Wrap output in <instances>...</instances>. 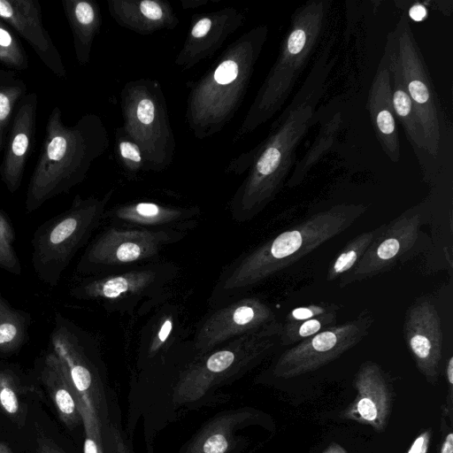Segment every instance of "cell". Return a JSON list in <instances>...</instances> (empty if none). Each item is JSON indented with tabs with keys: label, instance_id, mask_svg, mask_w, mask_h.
<instances>
[{
	"label": "cell",
	"instance_id": "obj_1",
	"mask_svg": "<svg viewBox=\"0 0 453 453\" xmlns=\"http://www.w3.org/2000/svg\"><path fill=\"white\" fill-rule=\"evenodd\" d=\"M364 208L338 206L319 212L243 254L221 273L210 303L220 306L291 265L348 229Z\"/></svg>",
	"mask_w": 453,
	"mask_h": 453
},
{
	"label": "cell",
	"instance_id": "obj_2",
	"mask_svg": "<svg viewBox=\"0 0 453 453\" xmlns=\"http://www.w3.org/2000/svg\"><path fill=\"white\" fill-rule=\"evenodd\" d=\"M93 119L83 117L68 127L55 106L46 123L45 136L27 185L25 210H38L48 200L68 192L85 176L94 156Z\"/></svg>",
	"mask_w": 453,
	"mask_h": 453
},
{
	"label": "cell",
	"instance_id": "obj_3",
	"mask_svg": "<svg viewBox=\"0 0 453 453\" xmlns=\"http://www.w3.org/2000/svg\"><path fill=\"white\" fill-rule=\"evenodd\" d=\"M282 323L278 320L196 356L179 374L173 403H194L213 388L231 381L256 367L280 344Z\"/></svg>",
	"mask_w": 453,
	"mask_h": 453
},
{
	"label": "cell",
	"instance_id": "obj_4",
	"mask_svg": "<svg viewBox=\"0 0 453 453\" xmlns=\"http://www.w3.org/2000/svg\"><path fill=\"white\" fill-rule=\"evenodd\" d=\"M106 199L76 196L62 213L41 224L32 239V266L37 278L55 288L77 252L105 215Z\"/></svg>",
	"mask_w": 453,
	"mask_h": 453
},
{
	"label": "cell",
	"instance_id": "obj_5",
	"mask_svg": "<svg viewBox=\"0 0 453 453\" xmlns=\"http://www.w3.org/2000/svg\"><path fill=\"white\" fill-rule=\"evenodd\" d=\"M188 232L111 225L88 245L76 265L82 277L119 272L156 262L167 246Z\"/></svg>",
	"mask_w": 453,
	"mask_h": 453
},
{
	"label": "cell",
	"instance_id": "obj_6",
	"mask_svg": "<svg viewBox=\"0 0 453 453\" xmlns=\"http://www.w3.org/2000/svg\"><path fill=\"white\" fill-rule=\"evenodd\" d=\"M178 273L172 263L153 262L106 274L84 276L69 295L95 302L109 311L132 313L145 301H159Z\"/></svg>",
	"mask_w": 453,
	"mask_h": 453
},
{
	"label": "cell",
	"instance_id": "obj_7",
	"mask_svg": "<svg viewBox=\"0 0 453 453\" xmlns=\"http://www.w3.org/2000/svg\"><path fill=\"white\" fill-rule=\"evenodd\" d=\"M373 322L363 311L356 319L330 326L283 352L273 368L275 377L289 379L313 372L360 342Z\"/></svg>",
	"mask_w": 453,
	"mask_h": 453
},
{
	"label": "cell",
	"instance_id": "obj_8",
	"mask_svg": "<svg viewBox=\"0 0 453 453\" xmlns=\"http://www.w3.org/2000/svg\"><path fill=\"white\" fill-rule=\"evenodd\" d=\"M277 321L273 310L257 297L249 296L215 307L197 326L193 346L203 355L226 342L257 332Z\"/></svg>",
	"mask_w": 453,
	"mask_h": 453
},
{
	"label": "cell",
	"instance_id": "obj_9",
	"mask_svg": "<svg viewBox=\"0 0 453 453\" xmlns=\"http://www.w3.org/2000/svg\"><path fill=\"white\" fill-rule=\"evenodd\" d=\"M422 224L418 211H410L380 228L358 263L342 277L341 287L388 271L416 243Z\"/></svg>",
	"mask_w": 453,
	"mask_h": 453
},
{
	"label": "cell",
	"instance_id": "obj_10",
	"mask_svg": "<svg viewBox=\"0 0 453 453\" xmlns=\"http://www.w3.org/2000/svg\"><path fill=\"white\" fill-rule=\"evenodd\" d=\"M404 335L416 366L427 382L436 384L442 357L440 315L427 299L414 303L407 311Z\"/></svg>",
	"mask_w": 453,
	"mask_h": 453
},
{
	"label": "cell",
	"instance_id": "obj_11",
	"mask_svg": "<svg viewBox=\"0 0 453 453\" xmlns=\"http://www.w3.org/2000/svg\"><path fill=\"white\" fill-rule=\"evenodd\" d=\"M38 97L27 93L18 105L0 165V179L11 194L19 188L27 161L31 154L35 135Z\"/></svg>",
	"mask_w": 453,
	"mask_h": 453
},
{
	"label": "cell",
	"instance_id": "obj_12",
	"mask_svg": "<svg viewBox=\"0 0 453 453\" xmlns=\"http://www.w3.org/2000/svg\"><path fill=\"white\" fill-rule=\"evenodd\" d=\"M0 19L28 42L48 69L59 78L66 77L61 56L43 26L37 0H0Z\"/></svg>",
	"mask_w": 453,
	"mask_h": 453
},
{
	"label": "cell",
	"instance_id": "obj_13",
	"mask_svg": "<svg viewBox=\"0 0 453 453\" xmlns=\"http://www.w3.org/2000/svg\"><path fill=\"white\" fill-rule=\"evenodd\" d=\"M354 386L357 395L342 417L382 432L388 425L393 399L385 373L377 364L366 362L357 372Z\"/></svg>",
	"mask_w": 453,
	"mask_h": 453
},
{
	"label": "cell",
	"instance_id": "obj_14",
	"mask_svg": "<svg viewBox=\"0 0 453 453\" xmlns=\"http://www.w3.org/2000/svg\"><path fill=\"white\" fill-rule=\"evenodd\" d=\"M196 209L165 207L140 202L116 209L111 213L113 226L150 229H173L188 232L196 224Z\"/></svg>",
	"mask_w": 453,
	"mask_h": 453
},
{
	"label": "cell",
	"instance_id": "obj_15",
	"mask_svg": "<svg viewBox=\"0 0 453 453\" xmlns=\"http://www.w3.org/2000/svg\"><path fill=\"white\" fill-rule=\"evenodd\" d=\"M250 410L222 414L204 426L187 446L184 453H228L235 443L234 433L248 420L254 418Z\"/></svg>",
	"mask_w": 453,
	"mask_h": 453
},
{
	"label": "cell",
	"instance_id": "obj_16",
	"mask_svg": "<svg viewBox=\"0 0 453 453\" xmlns=\"http://www.w3.org/2000/svg\"><path fill=\"white\" fill-rule=\"evenodd\" d=\"M182 322L178 306L165 303L152 316L140 337L141 354L152 359L180 338Z\"/></svg>",
	"mask_w": 453,
	"mask_h": 453
},
{
	"label": "cell",
	"instance_id": "obj_17",
	"mask_svg": "<svg viewBox=\"0 0 453 453\" xmlns=\"http://www.w3.org/2000/svg\"><path fill=\"white\" fill-rule=\"evenodd\" d=\"M31 316L13 307L0 292V354L18 351L27 342Z\"/></svg>",
	"mask_w": 453,
	"mask_h": 453
},
{
	"label": "cell",
	"instance_id": "obj_18",
	"mask_svg": "<svg viewBox=\"0 0 453 453\" xmlns=\"http://www.w3.org/2000/svg\"><path fill=\"white\" fill-rule=\"evenodd\" d=\"M62 4L73 31L77 58L83 63L88 56L90 35L96 23V10L88 1L62 0Z\"/></svg>",
	"mask_w": 453,
	"mask_h": 453
},
{
	"label": "cell",
	"instance_id": "obj_19",
	"mask_svg": "<svg viewBox=\"0 0 453 453\" xmlns=\"http://www.w3.org/2000/svg\"><path fill=\"white\" fill-rule=\"evenodd\" d=\"M26 83L7 72L0 82V154L4 148L6 130L14 111L27 94Z\"/></svg>",
	"mask_w": 453,
	"mask_h": 453
},
{
	"label": "cell",
	"instance_id": "obj_20",
	"mask_svg": "<svg viewBox=\"0 0 453 453\" xmlns=\"http://www.w3.org/2000/svg\"><path fill=\"white\" fill-rule=\"evenodd\" d=\"M380 229L364 232L352 239L329 265L327 280H334L349 273L358 263Z\"/></svg>",
	"mask_w": 453,
	"mask_h": 453
},
{
	"label": "cell",
	"instance_id": "obj_21",
	"mask_svg": "<svg viewBox=\"0 0 453 453\" xmlns=\"http://www.w3.org/2000/svg\"><path fill=\"white\" fill-rule=\"evenodd\" d=\"M337 311L329 312L315 318L282 323L280 344L283 346L298 343L316 334L335 325Z\"/></svg>",
	"mask_w": 453,
	"mask_h": 453
},
{
	"label": "cell",
	"instance_id": "obj_22",
	"mask_svg": "<svg viewBox=\"0 0 453 453\" xmlns=\"http://www.w3.org/2000/svg\"><path fill=\"white\" fill-rule=\"evenodd\" d=\"M16 234L9 217L0 208V268L16 276L22 265L15 248Z\"/></svg>",
	"mask_w": 453,
	"mask_h": 453
},
{
	"label": "cell",
	"instance_id": "obj_23",
	"mask_svg": "<svg viewBox=\"0 0 453 453\" xmlns=\"http://www.w3.org/2000/svg\"><path fill=\"white\" fill-rule=\"evenodd\" d=\"M0 63L15 71H25L29 62L26 50L10 27L0 19Z\"/></svg>",
	"mask_w": 453,
	"mask_h": 453
},
{
	"label": "cell",
	"instance_id": "obj_24",
	"mask_svg": "<svg viewBox=\"0 0 453 453\" xmlns=\"http://www.w3.org/2000/svg\"><path fill=\"white\" fill-rule=\"evenodd\" d=\"M339 307L332 303H312L293 309L286 317L285 322L302 321L317 316L337 311Z\"/></svg>",
	"mask_w": 453,
	"mask_h": 453
},
{
	"label": "cell",
	"instance_id": "obj_25",
	"mask_svg": "<svg viewBox=\"0 0 453 453\" xmlns=\"http://www.w3.org/2000/svg\"><path fill=\"white\" fill-rule=\"evenodd\" d=\"M393 105L395 112L397 115L403 119H405V125L408 122V127L410 128L412 135V138L416 140L415 134L410 121V115L411 117L412 114V101L409 95L406 93V91L403 88L395 89L394 96H393ZM412 118V117H411ZM413 119V118H412Z\"/></svg>",
	"mask_w": 453,
	"mask_h": 453
},
{
	"label": "cell",
	"instance_id": "obj_26",
	"mask_svg": "<svg viewBox=\"0 0 453 453\" xmlns=\"http://www.w3.org/2000/svg\"><path fill=\"white\" fill-rule=\"evenodd\" d=\"M280 152L277 148H268L259 158L257 171L261 176L272 174L279 165Z\"/></svg>",
	"mask_w": 453,
	"mask_h": 453
},
{
	"label": "cell",
	"instance_id": "obj_27",
	"mask_svg": "<svg viewBox=\"0 0 453 453\" xmlns=\"http://www.w3.org/2000/svg\"><path fill=\"white\" fill-rule=\"evenodd\" d=\"M408 79V90L416 105L424 107L430 102L429 90L421 80L415 79L409 75Z\"/></svg>",
	"mask_w": 453,
	"mask_h": 453
},
{
	"label": "cell",
	"instance_id": "obj_28",
	"mask_svg": "<svg viewBox=\"0 0 453 453\" xmlns=\"http://www.w3.org/2000/svg\"><path fill=\"white\" fill-rule=\"evenodd\" d=\"M446 380L449 385V391L446 397V403L442 407V417L449 420L452 425L453 420V357L449 358L445 370Z\"/></svg>",
	"mask_w": 453,
	"mask_h": 453
},
{
	"label": "cell",
	"instance_id": "obj_29",
	"mask_svg": "<svg viewBox=\"0 0 453 453\" xmlns=\"http://www.w3.org/2000/svg\"><path fill=\"white\" fill-rule=\"evenodd\" d=\"M238 74V65L233 60H226L221 63L214 73L215 81L219 84L232 82Z\"/></svg>",
	"mask_w": 453,
	"mask_h": 453
},
{
	"label": "cell",
	"instance_id": "obj_30",
	"mask_svg": "<svg viewBox=\"0 0 453 453\" xmlns=\"http://www.w3.org/2000/svg\"><path fill=\"white\" fill-rule=\"evenodd\" d=\"M56 403L60 411L66 416H73L76 412V404L73 395L62 388L56 394Z\"/></svg>",
	"mask_w": 453,
	"mask_h": 453
},
{
	"label": "cell",
	"instance_id": "obj_31",
	"mask_svg": "<svg viewBox=\"0 0 453 453\" xmlns=\"http://www.w3.org/2000/svg\"><path fill=\"white\" fill-rule=\"evenodd\" d=\"M441 441L439 453H453V432L444 417L441 418Z\"/></svg>",
	"mask_w": 453,
	"mask_h": 453
},
{
	"label": "cell",
	"instance_id": "obj_32",
	"mask_svg": "<svg viewBox=\"0 0 453 453\" xmlns=\"http://www.w3.org/2000/svg\"><path fill=\"white\" fill-rule=\"evenodd\" d=\"M376 123L381 134H393L395 132V119L391 112L386 109L380 111L376 117Z\"/></svg>",
	"mask_w": 453,
	"mask_h": 453
},
{
	"label": "cell",
	"instance_id": "obj_33",
	"mask_svg": "<svg viewBox=\"0 0 453 453\" xmlns=\"http://www.w3.org/2000/svg\"><path fill=\"white\" fill-rule=\"evenodd\" d=\"M433 430L423 431L412 442L407 453H427Z\"/></svg>",
	"mask_w": 453,
	"mask_h": 453
},
{
	"label": "cell",
	"instance_id": "obj_34",
	"mask_svg": "<svg viewBox=\"0 0 453 453\" xmlns=\"http://www.w3.org/2000/svg\"><path fill=\"white\" fill-rule=\"evenodd\" d=\"M306 35L302 29L294 30L288 40V50L289 53L298 54L305 44Z\"/></svg>",
	"mask_w": 453,
	"mask_h": 453
},
{
	"label": "cell",
	"instance_id": "obj_35",
	"mask_svg": "<svg viewBox=\"0 0 453 453\" xmlns=\"http://www.w3.org/2000/svg\"><path fill=\"white\" fill-rule=\"evenodd\" d=\"M137 118L142 124H150L154 119V104L149 99H142L137 106Z\"/></svg>",
	"mask_w": 453,
	"mask_h": 453
},
{
	"label": "cell",
	"instance_id": "obj_36",
	"mask_svg": "<svg viewBox=\"0 0 453 453\" xmlns=\"http://www.w3.org/2000/svg\"><path fill=\"white\" fill-rule=\"evenodd\" d=\"M110 436L111 453H131L119 431L115 426L111 428Z\"/></svg>",
	"mask_w": 453,
	"mask_h": 453
},
{
	"label": "cell",
	"instance_id": "obj_37",
	"mask_svg": "<svg viewBox=\"0 0 453 453\" xmlns=\"http://www.w3.org/2000/svg\"><path fill=\"white\" fill-rule=\"evenodd\" d=\"M141 11L142 14L152 20L161 19L163 12L161 7L153 1L144 0L141 3Z\"/></svg>",
	"mask_w": 453,
	"mask_h": 453
},
{
	"label": "cell",
	"instance_id": "obj_38",
	"mask_svg": "<svg viewBox=\"0 0 453 453\" xmlns=\"http://www.w3.org/2000/svg\"><path fill=\"white\" fill-rule=\"evenodd\" d=\"M0 401L3 407L13 413L18 410V402L14 393L8 388H3L0 391Z\"/></svg>",
	"mask_w": 453,
	"mask_h": 453
},
{
	"label": "cell",
	"instance_id": "obj_39",
	"mask_svg": "<svg viewBox=\"0 0 453 453\" xmlns=\"http://www.w3.org/2000/svg\"><path fill=\"white\" fill-rule=\"evenodd\" d=\"M119 150L123 157L136 163L141 161L139 149L134 144L128 142H122L119 145Z\"/></svg>",
	"mask_w": 453,
	"mask_h": 453
},
{
	"label": "cell",
	"instance_id": "obj_40",
	"mask_svg": "<svg viewBox=\"0 0 453 453\" xmlns=\"http://www.w3.org/2000/svg\"><path fill=\"white\" fill-rule=\"evenodd\" d=\"M211 21L210 19L203 18L200 19L192 29V35L195 37H202L205 35L211 27Z\"/></svg>",
	"mask_w": 453,
	"mask_h": 453
},
{
	"label": "cell",
	"instance_id": "obj_41",
	"mask_svg": "<svg viewBox=\"0 0 453 453\" xmlns=\"http://www.w3.org/2000/svg\"><path fill=\"white\" fill-rule=\"evenodd\" d=\"M426 15V11L422 5H414L410 10V17L415 21L422 20Z\"/></svg>",
	"mask_w": 453,
	"mask_h": 453
},
{
	"label": "cell",
	"instance_id": "obj_42",
	"mask_svg": "<svg viewBox=\"0 0 453 453\" xmlns=\"http://www.w3.org/2000/svg\"><path fill=\"white\" fill-rule=\"evenodd\" d=\"M323 453H347V451L337 444H332Z\"/></svg>",
	"mask_w": 453,
	"mask_h": 453
},
{
	"label": "cell",
	"instance_id": "obj_43",
	"mask_svg": "<svg viewBox=\"0 0 453 453\" xmlns=\"http://www.w3.org/2000/svg\"><path fill=\"white\" fill-rule=\"evenodd\" d=\"M5 73H6V71H4V70L0 69V82H1V81L4 78Z\"/></svg>",
	"mask_w": 453,
	"mask_h": 453
}]
</instances>
